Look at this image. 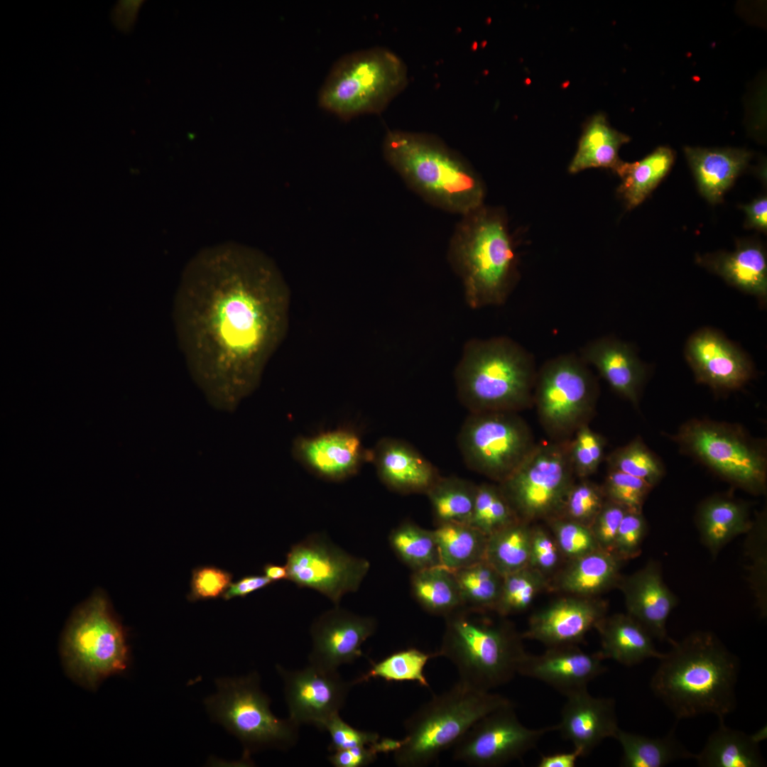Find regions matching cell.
Segmentation results:
<instances>
[{
  "label": "cell",
  "mask_w": 767,
  "mask_h": 767,
  "mask_svg": "<svg viewBox=\"0 0 767 767\" xmlns=\"http://www.w3.org/2000/svg\"><path fill=\"white\" fill-rule=\"evenodd\" d=\"M272 583L273 582L265 575H247L236 582L231 583L222 597L225 600L236 597H244Z\"/></svg>",
  "instance_id": "57"
},
{
  "label": "cell",
  "mask_w": 767,
  "mask_h": 767,
  "mask_svg": "<svg viewBox=\"0 0 767 767\" xmlns=\"http://www.w3.org/2000/svg\"><path fill=\"white\" fill-rule=\"evenodd\" d=\"M752 522L749 504L730 494L707 497L700 504L695 515L701 542L713 557L732 539L746 534Z\"/></svg>",
  "instance_id": "28"
},
{
  "label": "cell",
  "mask_w": 767,
  "mask_h": 767,
  "mask_svg": "<svg viewBox=\"0 0 767 767\" xmlns=\"http://www.w3.org/2000/svg\"><path fill=\"white\" fill-rule=\"evenodd\" d=\"M684 152L699 191L712 204L722 200L751 157L750 152L737 148L687 146Z\"/></svg>",
  "instance_id": "29"
},
{
  "label": "cell",
  "mask_w": 767,
  "mask_h": 767,
  "mask_svg": "<svg viewBox=\"0 0 767 767\" xmlns=\"http://www.w3.org/2000/svg\"><path fill=\"white\" fill-rule=\"evenodd\" d=\"M373 617L361 616L336 606L319 616L312 624V650L309 664L328 670H337L362 656L361 646L376 631Z\"/></svg>",
  "instance_id": "19"
},
{
  "label": "cell",
  "mask_w": 767,
  "mask_h": 767,
  "mask_svg": "<svg viewBox=\"0 0 767 767\" xmlns=\"http://www.w3.org/2000/svg\"><path fill=\"white\" fill-rule=\"evenodd\" d=\"M293 455L315 475L335 482L355 474L364 462L371 459V451L365 450L358 434L349 428L298 437Z\"/></svg>",
  "instance_id": "21"
},
{
  "label": "cell",
  "mask_w": 767,
  "mask_h": 767,
  "mask_svg": "<svg viewBox=\"0 0 767 767\" xmlns=\"http://www.w3.org/2000/svg\"><path fill=\"white\" fill-rule=\"evenodd\" d=\"M449 261L472 308L503 303L516 277V254L504 215L479 207L463 215L450 241Z\"/></svg>",
  "instance_id": "5"
},
{
  "label": "cell",
  "mask_w": 767,
  "mask_h": 767,
  "mask_svg": "<svg viewBox=\"0 0 767 767\" xmlns=\"http://www.w3.org/2000/svg\"><path fill=\"white\" fill-rule=\"evenodd\" d=\"M290 295L275 263L236 243L188 262L173 301L178 346L208 399L235 406L258 386L285 334Z\"/></svg>",
  "instance_id": "1"
},
{
  "label": "cell",
  "mask_w": 767,
  "mask_h": 767,
  "mask_svg": "<svg viewBox=\"0 0 767 767\" xmlns=\"http://www.w3.org/2000/svg\"><path fill=\"white\" fill-rule=\"evenodd\" d=\"M566 697L557 730L573 744L581 756L589 754L604 739L614 738L619 728L612 698L594 697L587 689Z\"/></svg>",
  "instance_id": "24"
},
{
  "label": "cell",
  "mask_w": 767,
  "mask_h": 767,
  "mask_svg": "<svg viewBox=\"0 0 767 767\" xmlns=\"http://www.w3.org/2000/svg\"><path fill=\"white\" fill-rule=\"evenodd\" d=\"M288 580L317 591L336 606L357 592L369 570V562L337 546L327 536L312 533L291 546L286 555Z\"/></svg>",
  "instance_id": "15"
},
{
  "label": "cell",
  "mask_w": 767,
  "mask_h": 767,
  "mask_svg": "<svg viewBox=\"0 0 767 767\" xmlns=\"http://www.w3.org/2000/svg\"><path fill=\"white\" fill-rule=\"evenodd\" d=\"M283 681L289 719L299 726L310 724L324 731L327 722L344 706L354 680H344L337 670L309 664L301 670H288L277 665Z\"/></svg>",
  "instance_id": "17"
},
{
  "label": "cell",
  "mask_w": 767,
  "mask_h": 767,
  "mask_svg": "<svg viewBox=\"0 0 767 767\" xmlns=\"http://www.w3.org/2000/svg\"><path fill=\"white\" fill-rule=\"evenodd\" d=\"M614 739L622 747L621 766L625 767H663L678 760L694 758L695 755L678 741L675 728L657 738L619 729Z\"/></svg>",
  "instance_id": "35"
},
{
  "label": "cell",
  "mask_w": 767,
  "mask_h": 767,
  "mask_svg": "<svg viewBox=\"0 0 767 767\" xmlns=\"http://www.w3.org/2000/svg\"><path fill=\"white\" fill-rule=\"evenodd\" d=\"M559 552L555 540L545 531L532 529L529 566L544 574L550 572L557 565Z\"/></svg>",
  "instance_id": "56"
},
{
  "label": "cell",
  "mask_w": 767,
  "mask_h": 767,
  "mask_svg": "<svg viewBox=\"0 0 767 767\" xmlns=\"http://www.w3.org/2000/svg\"><path fill=\"white\" fill-rule=\"evenodd\" d=\"M604 659L600 651L588 653L576 645L549 647L541 655L527 653L518 673L540 680L567 696L587 689L591 680L604 673Z\"/></svg>",
  "instance_id": "22"
},
{
  "label": "cell",
  "mask_w": 767,
  "mask_h": 767,
  "mask_svg": "<svg viewBox=\"0 0 767 767\" xmlns=\"http://www.w3.org/2000/svg\"><path fill=\"white\" fill-rule=\"evenodd\" d=\"M434 657H437L436 653H428L415 648L398 651L372 663L371 668L354 681L357 685L372 678H381L388 682H415L428 687L424 668L428 661Z\"/></svg>",
  "instance_id": "43"
},
{
  "label": "cell",
  "mask_w": 767,
  "mask_h": 767,
  "mask_svg": "<svg viewBox=\"0 0 767 767\" xmlns=\"http://www.w3.org/2000/svg\"><path fill=\"white\" fill-rule=\"evenodd\" d=\"M518 520L499 485H477L471 526L489 536Z\"/></svg>",
  "instance_id": "46"
},
{
  "label": "cell",
  "mask_w": 767,
  "mask_h": 767,
  "mask_svg": "<svg viewBox=\"0 0 767 767\" xmlns=\"http://www.w3.org/2000/svg\"><path fill=\"white\" fill-rule=\"evenodd\" d=\"M371 451L379 479L395 492L426 494L440 477L431 462L403 440L385 437Z\"/></svg>",
  "instance_id": "25"
},
{
  "label": "cell",
  "mask_w": 767,
  "mask_h": 767,
  "mask_svg": "<svg viewBox=\"0 0 767 767\" xmlns=\"http://www.w3.org/2000/svg\"><path fill=\"white\" fill-rule=\"evenodd\" d=\"M581 358L597 369L614 391L638 406L648 369L632 346L604 337L584 346Z\"/></svg>",
  "instance_id": "26"
},
{
  "label": "cell",
  "mask_w": 767,
  "mask_h": 767,
  "mask_svg": "<svg viewBox=\"0 0 767 767\" xmlns=\"http://www.w3.org/2000/svg\"><path fill=\"white\" fill-rule=\"evenodd\" d=\"M575 477L570 442L535 445L506 479L498 483L518 519L557 517Z\"/></svg>",
  "instance_id": "12"
},
{
  "label": "cell",
  "mask_w": 767,
  "mask_h": 767,
  "mask_svg": "<svg viewBox=\"0 0 767 767\" xmlns=\"http://www.w3.org/2000/svg\"><path fill=\"white\" fill-rule=\"evenodd\" d=\"M263 572L264 575L273 582L288 580V570L285 565L282 566L273 563H267L263 566Z\"/></svg>",
  "instance_id": "60"
},
{
  "label": "cell",
  "mask_w": 767,
  "mask_h": 767,
  "mask_svg": "<svg viewBox=\"0 0 767 767\" xmlns=\"http://www.w3.org/2000/svg\"><path fill=\"white\" fill-rule=\"evenodd\" d=\"M719 720L718 728L707 739L703 749L695 755L702 767H761L766 766L759 743L766 738V729L750 735L734 729Z\"/></svg>",
  "instance_id": "31"
},
{
  "label": "cell",
  "mask_w": 767,
  "mask_h": 767,
  "mask_svg": "<svg viewBox=\"0 0 767 767\" xmlns=\"http://www.w3.org/2000/svg\"><path fill=\"white\" fill-rule=\"evenodd\" d=\"M671 438L685 454L735 487L754 495L766 494V442L742 426L695 418L682 424Z\"/></svg>",
  "instance_id": "10"
},
{
  "label": "cell",
  "mask_w": 767,
  "mask_h": 767,
  "mask_svg": "<svg viewBox=\"0 0 767 767\" xmlns=\"http://www.w3.org/2000/svg\"><path fill=\"white\" fill-rule=\"evenodd\" d=\"M557 725L529 729L518 719L513 703L476 722L453 746L455 761L476 767H496L521 758Z\"/></svg>",
  "instance_id": "16"
},
{
  "label": "cell",
  "mask_w": 767,
  "mask_h": 767,
  "mask_svg": "<svg viewBox=\"0 0 767 767\" xmlns=\"http://www.w3.org/2000/svg\"><path fill=\"white\" fill-rule=\"evenodd\" d=\"M457 445L467 467L497 483L511 474L535 445L529 427L514 412L470 413Z\"/></svg>",
  "instance_id": "13"
},
{
  "label": "cell",
  "mask_w": 767,
  "mask_h": 767,
  "mask_svg": "<svg viewBox=\"0 0 767 767\" xmlns=\"http://www.w3.org/2000/svg\"><path fill=\"white\" fill-rule=\"evenodd\" d=\"M597 393L595 379L583 359L563 354L547 361L537 373L533 403L547 432L564 437L587 424Z\"/></svg>",
  "instance_id": "14"
},
{
  "label": "cell",
  "mask_w": 767,
  "mask_h": 767,
  "mask_svg": "<svg viewBox=\"0 0 767 767\" xmlns=\"http://www.w3.org/2000/svg\"><path fill=\"white\" fill-rule=\"evenodd\" d=\"M647 531V522L642 511H628L620 523L613 553L623 561L638 556Z\"/></svg>",
  "instance_id": "51"
},
{
  "label": "cell",
  "mask_w": 767,
  "mask_h": 767,
  "mask_svg": "<svg viewBox=\"0 0 767 767\" xmlns=\"http://www.w3.org/2000/svg\"><path fill=\"white\" fill-rule=\"evenodd\" d=\"M604 658L613 659L626 666L637 665L648 658H663L656 650L653 637L628 614L606 616L596 626Z\"/></svg>",
  "instance_id": "30"
},
{
  "label": "cell",
  "mask_w": 767,
  "mask_h": 767,
  "mask_svg": "<svg viewBox=\"0 0 767 767\" xmlns=\"http://www.w3.org/2000/svg\"><path fill=\"white\" fill-rule=\"evenodd\" d=\"M452 572L463 608L482 612L495 611L503 576L493 567L484 560Z\"/></svg>",
  "instance_id": "40"
},
{
  "label": "cell",
  "mask_w": 767,
  "mask_h": 767,
  "mask_svg": "<svg viewBox=\"0 0 767 767\" xmlns=\"http://www.w3.org/2000/svg\"><path fill=\"white\" fill-rule=\"evenodd\" d=\"M606 602L592 597H562L531 616L522 638L549 647L576 645L606 616Z\"/></svg>",
  "instance_id": "20"
},
{
  "label": "cell",
  "mask_w": 767,
  "mask_h": 767,
  "mask_svg": "<svg viewBox=\"0 0 767 767\" xmlns=\"http://www.w3.org/2000/svg\"><path fill=\"white\" fill-rule=\"evenodd\" d=\"M232 575L214 566H202L192 570L190 601L217 599L223 596L232 583Z\"/></svg>",
  "instance_id": "52"
},
{
  "label": "cell",
  "mask_w": 767,
  "mask_h": 767,
  "mask_svg": "<svg viewBox=\"0 0 767 767\" xmlns=\"http://www.w3.org/2000/svg\"><path fill=\"white\" fill-rule=\"evenodd\" d=\"M433 531L443 567L455 570L484 560L488 536L472 526L445 523Z\"/></svg>",
  "instance_id": "37"
},
{
  "label": "cell",
  "mask_w": 767,
  "mask_h": 767,
  "mask_svg": "<svg viewBox=\"0 0 767 767\" xmlns=\"http://www.w3.org/2000/svg\"><path fill=\"white\" fill-rule=\"evenodd\" d=\"M324 731L330 735L328 750L332 753L349 748L371 745L379 741L376 732L355 729L344 722L339 714L332 716L325 724Z\"/></svg>",
  "instance_id": "54"
},
{
  "label": "cell",
  "mask_w": 767,
  "mask_h": 767,
  "mask_svg": "<svg viewBox=\"0 0 767 767\" xmlns=\"http://www.w3.org/2000/svg\"><path fill=\"white\" fill-rule=\"evenodd\" d=\"M744 555L746 581L755 597L761 616L767 615V513H756L746 533Z\"/></svg>",
  "instance_id": "41"
},
{
  "label": "cell",
  "mask_w": 767,
  "mask_h": 767,
  "mask_svg": "<svg viewBox=\"0 0 767 767\" xmlns=\"http://www.w3.org/2000/svg\"><path fill=\"white\" fill-rule=\"evenodd\" d=\"M627 511L624 506L605 500L589 527L601 549L613 553L620 523Z\"/></svg>",
  "instance_id": "55"
},
{
  "label": "cell",
  "mask_w": 767,
  "mask_h": 767,
  "mask_svg": "<svg viewBox=\"0 0 767 767\" xmlns=\"http://www.w3.org/2000/svg\"><path fill=\"white\" fill-rule=\"evenodd\" d=\"M546 582L544 573L529 565L504 576L494 611L505 616L525 611L546 586Z\"/></svg>",
  "instance_id": "45"
},
{
  "label": "cell",
  "mask_w": 767,
  "mask_h": 767,
  "mask_svg": "<svg viewBox=\"0 0 767 767\" xmlns=\"http://www.w3.org/2000/svg\"><path fill=\"white\" fill-rule=\"evenodd\" d=\"M697 262L727 283L758 299L767 300V260L758 243L741 242L731 252L720 251L697 256Z\"/></svg>",
  "instance_id": "27"
},
{
  "label": "cell",
  "mask_w": 767,
  "mask_h": 767,
  "mask_svg": "<svg viewBox=\"0 0 767 767\" xmlns=\"http://www.w3.org/2000/svg\"><path fill=\"white\" fill-rule=\"evenodd\" d=\"M536 374L530 354L499 337L468 342L455 379L458 398L470 413H516L533 403Z\"/></svg>",
  "instance_id": "4"
},
{
  "label": "cell",
  "mask_w": 767,
  "mask_h": 767,
  "mask_svg": "<svg viewBox=\"0 0 767 767\" xmlns=\"http://www.w3.org/2000/svg\"><path fill=\"white\" fill-rule=\"evenodd\" d=\"M511 702L458 681L435 695L404 722L405 737L393 752L400 767H424L453 746L479 719Z\"/></svg>",
  "instance_id": "7"
},
{
  "label": "cell",
  "mask_w": 767,
  "mask_h": 767,
  "mask_svg": "<svg viewBox=\"0 0 767 767\" xmlns=\"http://www.w3.org/2000/svg\"><path fill=\"white\" fill-rule=\"evenodd\" d=\"M674 158L670 148L660 146L641 161L621 162L614 171L621 180L617 192L628 209H633L645 200L667 175Z\"/></svg>",
  "instance_id": "34"
},
{
  "label": "cell",
  "mask_w": 767,
  "mask_h": 767,
  "mask_svg": "<svg viewBox=\"0 0 767 767\" xmlns=\"http://www.w3.org/2000/svg\"><path fill=\"white\" fill-rule=\"evenodd\" d=\"M390 546L413 572L441 565L434 531L406 521L391 531Z\"/></svg>",
  "instance_id": "42"
},
{
  "label": "cell",
  "mask_w": 767,
  "mask_h": 767,
  "mask_svg": "<svg viewBox=\"0 0 767 767\" xmlns=\"http://www.w3.org/2000/svg\"><path fill=\"white\" fill-rule=\"evenodd\" d=\"M668 641L670 650L651 679L653 693L677 719L712 714L724 720L736 706V656L709 631Z\"/></svg>",
  "instance_id": "2"
},
{
  "label": "cell",
  "mask_w": 767,
  "mask_h": 767,
  "mask_svg": "<svg viewBox=\"0 0 767 767\" xmlns=\"http://www.w3.org/2000/svg\"><path fill=\"white\" fill-rule=\"evenodd\" d=\"M685 356L697 382L718 393L741 388L754 374L746 354L713 329L702 328L692 334Z\"/></svg>",
  "instance_id": "18"
},
{
  "label": "cell",
  "mask_w": 767,
  "mask_h": 767,
  "mask_svg": "<svg viewBox=\"0 0 767 767\" xmlns=\"http://www.w3.org/2000/svg\"><path fill=\"white\" fill-rule=\"evenodd\" d=\"M60 654L68 676L90 690L129 668L126 633L104 594L95 593L74 611L62 638Z\"/></svg>",
  "instance_id": "8"
},
{
  "label": "cell",
  "mask_w": 767,
  "mask_h": 767,
  "mask_svg": "<svg viewBox=\"0 0 767 767\" xmlns=\"http://www.w3.org/2000/svg\"><path fill=\"white\" fill-rule=\"evenodd\" d=\"M412 593L428 612L447 616L463 608L453 572L437 565L413 572Z\"/></svg>",
  "instance_id": "36"
},
{
  "label": "cell",
  "mask_w": 767,
  "mask_h": 767,
  "mask_svg": "<svg viewBox=\"0 0 767 767\" xmlns=\"http://www.w3.org/2000/svg\"><path fill=\"white\" fill-rule=\"evenodd\" d=\"M256 673L216 681L217 692L205 701L212 718L244 744L249 752L262 749L282 750L294 746L299 725L290 719L276 717L271 700L260 688Z\"/></svg>",
  "instance_id": "11"
},
{
  "label": "cell",
  "mask_w": 767,
  "mask_h": 767,
  "mask_svg": "<svg viewBox=\"0 0 767 767\" xmlns=\"http://www.w3.org/2000/svg\"><path fill=\"white\" fill-rule=\"evenodd\" d=\"M629 141V136L610 126L604 114L593 116L584 127L569 172L577 173L597 168L614 170L622 161L619 157V150Z\"/></svg>",
  "instance_id": "33"
},
{
  "label": "cell",
  "mask_w": 767,
  "mask_h": 767,
  "mask_svg": "<svg viewBox=\"0 0 767 767\" xmlns=\"http://www.w3.org/2000/svg\"><path fill=\"white\" fill-rule=\"evenodd\" d=\"M606 462L609 470L642 479L653 487L665 475L663 462L641 437L614 450L607 456Z\"/></svg>",
  "instance_id": "44"
},
{
  "label": "cell",
  "mask_w": 767,
  "mask_h": 767,
  "mask_svg": "<svg viewBox=\"0 0 767 767\" xmlns=\"http://www.w3.org/2000/svg\"><path fill=\"white\" fill-rule=\"evenodd\" d=\"M402 60L381 48L356 50L340 57L322 83L317 102L343 121L381 111L403 87Z\"/></svg>",
  "instance_id": "9"
},
{
  "label": "cell",
  "mask_w": 767,
  "mask_h": 767,
  "mask_svg": "<svg viewBox=\"0 0 767 767\" xmlns=\"http://www.w3.org/2000/svg\"><path fill=\"white\" fill-rule=\"evenodd\" d=\"M623 562L614 553L599 548L572 560L560 574L558 587L570 595L595 597L617 587Z\"/></svg>",
  "instance_id": "32"
},
{
  "label": "cell",
  "mask_w": 767,
  "mask_h": 767,
  "mask_svg": "<svg viewBox=\"0 0 767 767\" xmlns=\"http://www.w3.org/2000/svg\"><path fill=\"white\" fill-rule=\"evenodd\" d=\"M574 482L557 517L569 519L590 527L606 498L602 486L586 479Z\"/></svg>",
  "instance_id": "47"
},
{
  "label": "cell",
  "mask_w": 767,
  "mask_h": 767,
  "mask_svg": "<svg viewBox=\"0 0 767 767\" xmlns=\"http://www.w3.org/2000/svg\"><path fill=\"white\" fill-rule=\"evenodd\" d=\"M602 487L606 499L630 511H642L643 504L653 488L642 479L615 470H609Z\"/></svg>",
  "instance_id": "49"
},
{
  "label": "cell",
  "mask_w": 767,
  "mask_h": 767,
  "mask_svg": "<svg viewBox=\"0 0 767 767\" xmlns=\"http://www.w3.org/2000/svg\"><path fill=\"white\" fill-rule=\"evenodd\" d=\"M518 520L487 538L484 560L501 576L529 565L532 528Z\"/></svg>",
  "instance_id": "39"
},
{
  "label": "cell",
  "mask_w": 767,
  "mask_h": 767,
  "mask_svg": "<svg viewBox=\"0 0 767 767\" xmlns=\"http://www.w3.org/2000/svg\"><path fill=\"white\" fill-rule=\"evenodd\" d=\"M399 743L400 740L383 738L374 744L332 752L328 760L335 767H364L374 763L379 754L393 752Z\"/></svg>",
  "instance_id": "53"
},
{
  "label": "cell",
  "mask_w": 767,
  "mask_h": 767,
  "mask_svg": "<svg viewBox=\"0 0 767 767\" xmlns=\"http://www.w3.org/2000/svg\"><path fill=\"white\" fill-rule=\"evenodd\" d=\"M746 214L748 227L763 232L767 230V198L766 196L756 199L749 205L742 206Z\"/></svg>",
  "instance_id": "58"
},
{
  "label": "cell",
  "mask_w": 767,
  "mask_h": 767,
  "mask_svg": "<svg viewBox=\"0 0 767 767\" xmlns=\"http://www.w3.org/2000/svg\"><path fill=\"white\" fill-rule=\"evenodd\" d=\"M477 484L457 477H440L426 492L437 526L469 524Z\"/></svg>",
  "instance_id": "38"
},
{
  "label": "cell",
  "mask_w": 767,
  "mask_h": 767,
  "mask_svg": "<svg viewBox=\"0 0 767 767\" xmlns=\"http://www.w3.org/2000/svg\"><path fill=\"white\" fill-rule=\"evenodd\" d=\"M549 521L560 552L571 560L600 548L589 526L561 517Z\"/></svg>",
  "instance_id": "50"
},
{
  "label": "cell",
  "mask_w": 767,
  "mask_h": 767,
  "mask_svg": "<svg viewBox=\"0 0 767 767\" xmlns=\"http://www.w3.org/2000/svg\"><path fill=\"white\" fill-rule=\"evenodd\" d=\"M581 754L575 749L572 752L557 753L552 755L542 756L537 766L538 767H574Z\"/></svg>",
  "instance_id": "59"
},
{
  "label": "cell",
  "mask_w": 767,
  "mask_h": 767,
  "mask_svg": "<svg viewBox=\"0 0 767 767\" xmlns=\"http://www.w3.org/2000/svg\"><path fill=\"white\" fill-rule=\"evenodd\" d=\"M617 587L624 594L627 614L653 638L668 641L666 624L678 599L665 583L660 562L650 560L634 573L621 577Z\"/></svg>",
  "instance_id": "23"
},
{
  "label": "cell",
  "mask_w": 767,
  "mask_h": 767,
  "mask_svg": "<svg viewBox=\"0 0 767 767\" xmlns=\"http://www.w3.org/2000/svg\"><path fill=\"white\" fill-rule=\"evenodd\" d=\"M482 611L461 608L446 617V628L437 657L456 668L459 681L490 692L508 682L526 656L521 638L507 621L482 616Z\"/></svg>",
  "instance_id": "6"
},
{
  "label": "cell",
  "mask_w": 767,
  "mask_h": 767,
  "mask_svg": "<svg viewBox=\"0 0 767 767\" xmlns=\"http://www.w3.org/2000/svg\"><path fill=\"white\" fill-rule=\"evenodd\" d=\"M604 438L584 424L570 442V455L574 474L586 479L596 472L604 457Z\"/></svg>",
  "instance_id": "48"
},
{
  "label": "cell",
  "mask_w": 767,
  "mask_h": 767,
  "mask_svg": "<svg viewBox=\"0 0 767 767\" xmlns=\"http://www.w3.org/2000/svg\"><path fill=\"white\" fill-rule=\"evenodd\" d=\"M386 161L430 204L464 215L483 205L484 186L460 156L431 138L391 131L384 141Z\"/></svg>",
  "instance_id": "3"
}]
</instances>
